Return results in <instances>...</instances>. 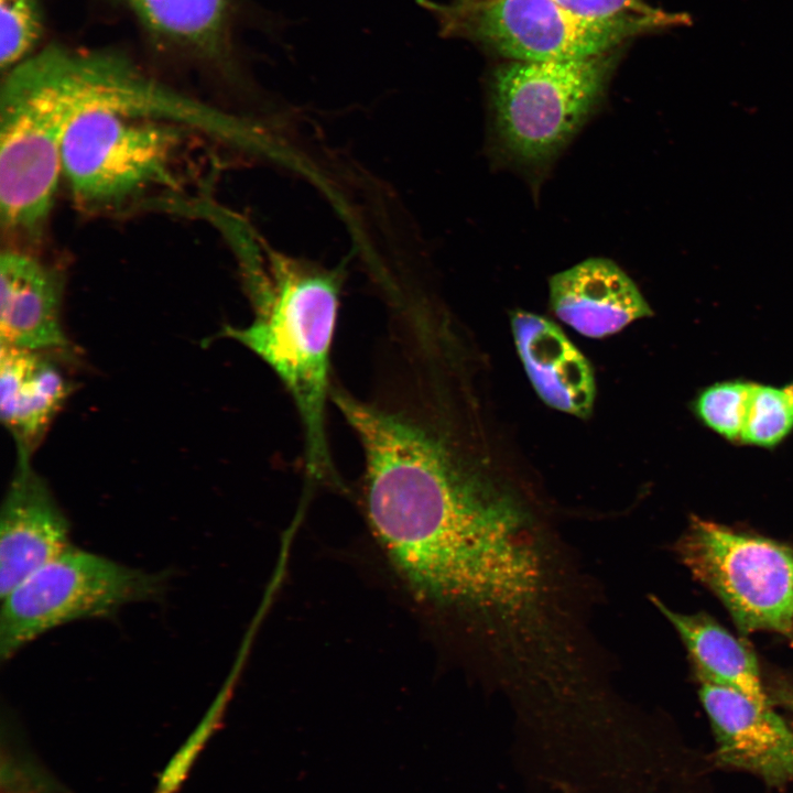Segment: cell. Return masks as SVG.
I'll return each instance as SVG.
<instances>
[{
    "instance_id": "cell-1",
    "label": "cell",
    "mask_w": 793,
    "mask_h": 793,
    "mask_svg": "<svg viewBox=\"0 0 793 793\" xmlns=\"http://www.w3.org/2000/svg\"><path fill=\"white\" fill-rule=\"evenodd\" d=\"M435 432L402 441L360 478L370 529L415 599L460 622L478 654H518L550 633L574 573L515 493Z\"/></svg>"
},
{
    "instance_id": "cell-2",
    "label": "cell",
    "mask_w": 793,
    "mask_h": 793,
    "mask_svg": "<svg viewBox=\"0 0 793 793\" xmlns=\"http://www.w3.org/2000/svg\"><path fill=\"white\" fill-rule=\"evenodd\" d=\"M246 285L251 322L225 326L220 335L261 359L291 398L303 442L304 496L319 486L343 490L327 430L341 281L334 272L273 258L268 271H249Z\"/></svg>"
},
{
    "instance_id": "cell-3",
    "label": "cell",
    "mask_w": 793,
    "mask_h": 793,
    "mask_svg": "<svg viewBox=\"0 0 793 793\" xmlns=\"http://www.w3.org/2000/svg\"><path fill=\"white\" fill-rule=\"evenodd\" d=\"M193 132L198 131L180 123L173 88L138 66L117 68L67 126L62 177L83 209L126 207L176 187L177 164Z\"/></svg>"
},
{
    "instance_id": "cell-4",
    "label": "cell",
    "mask_w": 793,
    "mask_h": 793,
    "mask_svg": "<svg viewBox=\"0 0 793 793\" xmlns=\"http://www.w3.org/2000/svg\"><path fill=\"white\" fill-rule=\"evenodd\" d=\"M618 55L619 48L498 65L489 98L495 140L504 157L522 166L553 160L602 98Z\"/></svg>"
},
{
    "instance_id": "cell-5",
    "label": "cell",
    "mask_w": 793,
    "mask_h": 793,
    "mask_svg": "<svg viewBox=\"0 0 793 793\" xmlns=\"http://www.w3.org/2000/svg\"><path fill=\"white\" fill-rule=\"evenodd\" d=\"M166 583L165 573L143 571L72 545L1 598V661L59 626L159 599Z\"/></svg>"
},
{
    "instance_id": "cell-6",
    "label": "cell",
    "mask_w": 793,
    "mask_h": 793,
    "mask_svg": "<svg viewBox=\"0 0 793 793\" xmlns=\"http://www.w3.org/2000/svg\"><path fill=\"white\" fill-rule=\"evenodd\" d=\"M442 36L478 44L507 61L580 57L651 33L629 23L580 18L554 0H420Z\"/></svg>"
},
{
    "instance_id": "cell-7",
    "label": "cell",
    "mask_w": 793,
    "mask_h": 793,
    "mask_svg": "<svg viewBox=\"0 0 793 793\" xmlns=\"http://www.w3.org/2000/svg\"><path fill=\"white\" fill-rule=\"evenodd\" d=\"M681 561L725 605L738 628L793 630V548L694 518L677 543Z\"/></svg>"
},
{
    "instance_id": "cell-8",
    "label": "cell",
    "mask_w": 793,
    "mask_h": 793,
    "mask_svg": "<svg viewBox=\"0 0 793 793\" xmlns=\"http://www.w3.org/2000/svg\"><path fill=\"white\" fill-rule=\"evenodd\" d=\"M720 767L749 772L772 787L793 784V729L770 704L721 685L700 682Z\"/></svg>"
},
{
    "instance_id": "cell-9",
    "label": "cell",
    "mask_w": 793,
    "mask_h": 793,
    "mask_svg": "<svg viewBox=\"0 0 793 793\" xmlns=\"http://www.w3.org/2000/svg\"><path fill=\"white\" fill-rule=\"evenodd\" d=\"M70 524L31 458L18 457L0 514V596L70 547Z\"/></svg>"
},
{
    "instance_id": "cell-10",
    "label": "cell",
    "mask_w": 793,
    "mask_h": 793,
    "mask_svg": "<svg viewBox=\"0 0 793 793\" xmlns=\"http://www.w3.org/2000/svg\"><path fill=\"white\" fill-rule=\"evenodd\" d=\"M157 46L232 74L239 65L238 0H116Z\"/></svg>"
},
{
    "instance_id": "cell-11",
    "label": "cell",
    "mask_w": 793,
    "mask_h": 793,
    "mask_svg": "<svg viewBox=\"0 0 793 793\" xmlns=\"http://www.w3.org/2000/svg\"><path fill=\"white\" fill-rule=\"evenodd\" d=\"M61 273L17 247L0 256L1 344L18 348L69 352L62 326Z\"/></svg>"
},
{
    "instance_id": "cell-12",
    "label": "cell",
    "mask_w": 793,
    "mask_h": 793,
    "mask_svg": "<svg viewBox=\"0 0 793 793\" xmlns=\"http://www.w3.org/2000/svg\"><path fill=\"white\" fill-rule=\"evenodd\" d=\"M554 314L579 334L602 338L652 311L633 280L613 261L588 258L548 281Z\"/></svg>"
},
{
    "instance_id": "cell-13",
    "label": "cell",
    "mask_w": 793,
    "mask_h": 793,
    "mask_svg": "<svg viewBox=\"0 0 793 793\" xmlns=\"http://www.w3.org/2000/svg\"><path fill=\"white\" fill-rule=\"evenodd\" d=\"M511 328L517 350L537 395L550 406L588 417L594 408L596 383L586 357L552 321L515 311Z\"/></svg>"
},
{
    "instance_id": "cell-14",
    "label": "cell",
    "mask_w": 793,
    "mask_h": 793,
    "mask_svg": "<svg viewBox=\"0 0 793 793\" xmlns=\"http://www.w3.org/2000/svg\"><path fill=\"white\" fill-rule=\"evenodd\" d=\"M51 354L1 344V421L18 457H32L73 390Z\"/></svg>"
},
{
    "instance_id": "cell-15",
    "label": "cell",
    "mask_w": 793,
    "mask_h": 793,
    "mask_svg": "<svg viewBox=\"0 0 793 793\" xmlns=\"http://www.w3.org/2000/svg\"><path fill=\"white\" fill-rule=\"evenodd\" d=\"M652 601L677 631L700 682L730 687L770 704L757 658L747 643L705 613H682L658 598Z\"/></svg>"
},
{
    "instance_id": "cell-16",
    "label": "cell",
    "mask_w": 793,
    "mask_h": 793,
    "mask_svg": "<svg viewBox=\"0 0 793 793\" xmlns=\"http://www.w3.org/2000/svg\"><path fill=\"white\" fill-rule=\"evenodd\" d=\"M43 0H0L2 74L37 51L44 33Z\"/></svg>"
},
{
    "instance_id": "cell-17",
    "label": "cell",
    "mask_w": 793,
    "mask_h": 793,
    "mask_svg": "<svg viewBox=\"0 0 793 793\" xmlns=\"http://www.w3.org/2000/svg\"><path fill=\"white\" fill-rule=\"evenodd\" d=\"M793 430V382L784 387L756 384L741 443L778 445Z\"/></svg>"
},
{
    "instance_id": "cell-18",
    "label": "cell",
    "mask_w": 793,
    "mask_h": 793,
    "mask_svg": "<svg viewBox=\"0 0 793 793\" xmlns=\"http://www.w3.org/2000/svg\"><path fill=\"white\" fill-rule=\"evenodd\" d=\"M754 383L719 382L703 390L694 403L699 420L730 442H740Z\"/></svg>"
},
{
    "instance_id": "cell-19",
    "label": "cell",
    "mask_w": 793,
    "mask_h": 793,
    "mask_svg": "<svg viewBox=\"0 0 793 793\" xmlns=\"http://www.w3.org/2000/svg\"><path fill=\"white\" fill-rule=\"evenodd\" d=\"M569 12L586 20L605 23H629L652 33L686 23V15L670 13L643 0H554Z\"/></svg>"
},
{
    "instance_id": "cell-20",
    "label": "cell",
    "mask_w": 793,
    "mask_h": 793,
    "mask_svg": "<svg viewBox=\"0 0 793 793\" xmlns=\"http://www.w3.org/2000/svg\"><path fill=\"white\" fill-rule=\"evenodd\" d=\"M248 649L249 648L246 647L241 651L239 659L237 660L236 667L231 672L230 677H228L226 684L222 686L219 695L214 700L204 719L163 771L155 793H175L194 762L195 756L217 729L226 705L231 696L237 674L241 670L242 661H245L243 655L248 652Z\"/></svg>"
},
{
    "instance_id": "cell-21",
    "label": "cell",
    "mask_w": 793,
    "mask_h": 793,
    "mask_svg": "<svg viewBox=\"0 0 793 793\" xmlns=\"http://www.w3.org/2000/svg\"><path fill=\"white\" fill-rule=\"evenodd\" d=\"M1 793H64V790L33 758L8 750L1 757Z\"/></svg>"
}]
</instances>
